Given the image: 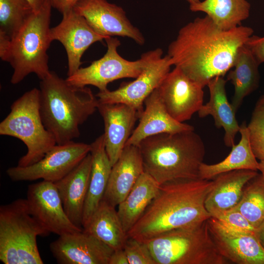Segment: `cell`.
Here are the masks:
<instances>
[{"label":"cell","mask_w":264,"mask_h":264,"mask_svg":"<svg viewBox=\"0 0 264 264\" xmlns=\"http://www.w3.org/2000/svg\"><path fill=\"white\" fill-rule=\"evenodd\" d=\"M249 139L255 157L264 160V109L255 108L247 126Z\"/></svg>","instance_id":"32"},{"label":"cell","mask_w":264,"mask_h":264,"mask_svg":"<svg viewBox=\"0 0 264 264\" xmlns=\"http://www.w3.org/2000/svg\"><path fill=\"white\" fill-rule=\"evenodd\" d=\"M258 170L261 172V174L264 176V160H260L259 162Z\"/></svg>","instance_id":"41"},{"label":"cell","mask_w":264,"mask_h":264,"mask_svg":"<svg viewBox=\"0 0 264 264\" xmlns=\"http://www.w3.org/2000/svg\"><path fill=\"white\" fill-rule=\"evenodd\" d=\"M172 64L168 55L150 62L140 74L131 82L123 83L116 89L99 91L96 95L102 104L123 103L142 113L145 99L157 88L167 74Z\"/></svg>","instance_id":"11"},{"label":"cell","mask_w":264,"mask_h":264,"mask_svg":"<svg viewBox=\"0 0 264 264\" xmlns=\"http://www.w3.org/2000/svg\"><path fill=\"white\" fill-rule=\"evenodd\" d=\"M216 218L224 226L231 230L241 232L256 234V229L239 211L230 209L215 215Z\"/></svg>","instance_id":"33"},{"label":"cell","mask_w":264,"mask_h":264,"mask_svg":"<svg viewBox=\"0 0 264 264\" xmlns=\"http://www.w3.org/2000/svg\"><path fill=\"white\" fill-rule=\"evenodd\" d=\"M90 152L69 173L54 182L58 190L65 212L71 222L83 230V218L91 169Z\"/></svg>","instance_id":"19"},{"label":"cell","mask_w":264,"mask_h":264,"mask_svg":"<svg viewBox=\"0 0 264 264\" xmlns=\"http://www.w3.org/2000/svg\"><path fill=\"white\" fill-rule=\"evenodd\" d=\"M92 164L83 218V228L98 208L106 189L112 165L107 154L103 134L90 144Z\"/></svg>","instance_id":"24"},{"label":"cell","mask_w":264,"mask_h":264,"mask_svg":"<svg viewBox=\"0 0 264 264\" xmlns=\"http://www.w3.org/2000/svg\"><path fill=\"white\" fill-rule=\"evenodd\" d=\"M105 41L107 50L104 55L67 76L66 80L69 84L77 87L91 85L104 91L108 89V85L115 80L136 78L150 62L163 55L162 50L157 48L142 54L137 60L129 61L119 54L117 49L121 43L118 38L109 37Z\"/></svg>","instance_id":"9"},{"label":"cell","mask_w":264,"mask_h":264,"mask_svg":"<svg viewBox=\"0 0 264 264\" xmlns=\"http://www.w3.org/2000/svg\"><path fill=\"white\" fill-rule=\"evenodd\" d=\"M255 108L264 109V95L259 99L256 105Z\"/></svg>","instance_id":"40"},{"label":"cell","mask_w":264,"mask_h":264,"mask_svg":"<svg viewBox=\"0 0 264 264\" xmlns=\"http://www.w3.org/2000/svg\"><path fill=\"white\" fill-rule=\"evenodd\" d=\"M244 46L250 51L259 65L264 62V37L252 35Z\"/></svg>","instance_id":"35"},{"label":"cell","mask_w":264,"mask_h":264,"mask_svg":"<svg viewBox=\"0 0 264 264\" xmlns=\"http://www.w3.org/2000/svg\"><path fill=\"white\" fill-rule=\"evenodd\" d=\"M26 200L32 216L50 233L60 236L83 230L67 217L54 182L42 180L28 185Z\"/></svg>","instance_id":"12"},{"label":"cell","mask_w":264,"mask_h":264,"mask_svg":"<svg viewBox=\"0 0 264 264\" xmlns=\"http://www.w3.org/2000/svg\"><path fill=\"white\" fill-rule=\"evenodd\" d=\"M207 223L218 250L227 261L237 264H264V248L256 234L231 230L212 217Z\"/></svg>","instance_id":"17"},{"label":"cell","mask_w":264,"mask_h":264,"mask_svg":"<svg viewBox=\"0 0 264 264\" xmlns=\"http://www.w3.org/2000/svg\"><path fill=\"white\" fill-rule=\"evenodd\" d=\"M0 134L15 137L26 146L17 166L25 167L41 160L57 143L45 128L40 110V90L33 88L16 100L0 123Z\"/></svg>","instance_id":"8"},{"label":"cell","mask_w":264,"mask_h":264,"mask_svg":"<svg viewBox=\"0 0 264 264\" xmlns=\"http://www.w3.org/2000/svg\"><path fill=\"white\" fill-rule=\"evenodd\" d=\"M31 6L34 12H37L44 6L47 0H25Z\"/></svg>","instance_id":"38"},{"label":"cell","mask_w":264,"mask_h":264,"mask_svg":"<svg viewBox=\"0 0 264 264\" xmlns=\"http://www.w3.org/2000/svg\"><path fill=\"white\" fill-rule=\"evenodd\" d=\"M33 12L25 0H0V35L11 40Z\"/></svg>","instance_id":"31"},{"label":"cell","mask_w":264,"mask_h":264,"mask_svg":"<svg viewBox=\"0 0 264 264\" xmlns=\"http://www.w3.org/2000/svg\"><path fill=\"white\" fill-rule=\"evenodd\" d=\"M259 65L244 45L240 48L233 67L234 69L230 70L227 75V80L231 81L234 88L231 105L236 112L244 98L259 86Z\"/></svg>","instance_id":"28"},{"label":"cell","mask_w":264,"mask_h":264,"mask_svg":"<svg viewBox=\"0 0 264 264\" xmlns=\"http://www.w3.org/2000/svg\"><path fill=\"white\" fill-rule=\"evenodd\" d=\"M50 234L32 216L26 198L0 206V260L3 264H44L37 239Z\"/></svg>","instance_id":"6"},{"label":"cell","mask_w":264,"mask_h":264,"mask_svg":"<svg viewBox=\"0 0 264 264\" xmlns=\"http://www.w3.org/2000/svg\"><path fill=\"white\" fill-rule=\"evenodd\" d=\"M52 7L62 15L73 9L80 0H48Z\"/></svg>","instance_id":"36"},{"label":"cell","mask_w":264,"mask_h":264,"mask_svg":"<svg viewBox=\"0 0 264 264\" xmlns=\"http://www.w3.org/2000/svg\"><path fill=\"white\" fill-rule=\"evenodd\" d=\"M232 209L241 212L256 229L263 223L264 221V176L262 174L258 173L246 183L241 199Z\"/></svg>","instance_id":"30"},{"label":"cell","mask_w":264,"mask_h":264,"mask_svg":"<svg viewBox=\"0 0 264 264\" xmlns=\"http://www.w3.org/2000/svg\"><path fill=\"white\" fill-rule=\"evenodd\" d=\"M203 88L175 66L157 89L169 113L183 123L190 119L203 105Z\"/></svg>","instance_id":"14"},{"label":"cell","mask_w":264,"mask_h":264,"mask_svg":"<svg viewBox=\"0 0 264 264\" xmlns=\"http://www.w3.org/2000/svg\"><path fill=\"white\" fill-rule=\"evenodd\" d=\"M250 7L246 0H204L190 4L189 8L193 12L206 13L219 27L229 30L248 18Z\"/></svg>","instance_id":"29"},{"label":"cell","mask_w":264,"mask_h":264,"mask_svg":"<svg viewBox=\"0 0 264 264\" xmlns=\"http://www.w3.org/2000/svg\"><path fill=\"white\" fill-rule=\"evenodd\" d=\"M90 145L72 141L56 144L38 162L25 167L8 168L14 181L43 180L55 182L69 173L90 152Z\"/></svg>","instance_id":"10"},{"label":"cell","mask_w":264,"mask_h":264,"mask_svg":"<svg viewBox=\"0 0 264 264\" xmlns=\"http://www.w3.org/2000/svg\"><path fill=\"white\" fill-rule=\"evenodd\" d=\"M97 110L103 119L105 148L112 166L121 155L139 114L123 103H99Z\"/></svg>","instance_id":"18"},{"label":"cell","mask_w":264,"mask_h":264,"mask_svg":"<svg viewBox=\"0 0 264 264\" xmlns=\"http://www.w3.org/2000/svg\"><path fill=\"white\" fill-rule=\"evenodd\" d=\"M227 80L223 77L218 76L211 80L207 84L210 98L208 102L203 105L198 111L199 117L211 115L216 127L223 128L225 134L224 142L228 147L235 144L237 133L240 126L236 117V112L228 100L225 84Z\"/></svg>","instance_id":"23"},{"label":"cell","mask_w":264,"mask_h":264,"mask_svg":"<svg viewBox=\"0 0 264 264\" xmlns=\"http://www.w3.org/2000/svg\"><path fill=\"white\" fill-rule=\"evenodd\" d=\"M185 0L188 2L190 4H194V3H197L200 1L199 0Z\"/></svg>","instance_id":"42"},{"label":"cell","mask_w":264,"mask_h":264,"mask_svg":"<svg viewBox=\"0 0 264 264\" xmlns=\"http://www.w3.org/2000/svg\"><path fill=\"white\" fill-rule=\"evenodd\" d=\"M258 174L256 171L239 170L215 177L205 201V208L211 217L235 207L241 199L246 183Z\"/></svg>","instance_id":"22"},{"label":"cell","mask_w":264,"mask_h":264,"mask_svg":"<svg viewBox=\"0 0 264 264\" xmlns=\"http://www.w3.org/2000/svg\"><path fill=\"white\" fill-rule=\"evenodd\" d=\"M83 230L102 241L114 250L123 248L128 238L115 207L103 199Z\"/></svg>","instance_id":"27"},{"label":"cell","mask_w":264,"mask_h":264,"mask_svg":"<svg viewBox=\"0 0 264 264\" xmlns=\"http://www.w3.org/2000/svg\"><path fill=\"white\" fill-rule=\"evenodd\" d=\"M73 10L101 35L128 37L140 45L145 43L142 33L131 23L124 10L116 4L106 0H80Z\"/></svg>","instance_id":"13"},{"label":"cell","mask_w":264,"mask_h":264,"mask_svg":"<svg viewBox=\"0 0 264 264\" xmlns=\"http://www.w3.org/2000/svg\"><path fill=\"white\" fill-rule=\"evenodd\" d=\"M144 172L138 147L126 145L112 167L103 199L114 207L118 206Z\"/></svg>","instance_id":"21"},{"label":"cell","mask_w":264,"mask_h":264,"mask_svg":"<svg viewBox=\"0 0 264 264\" xmlns=\"http://www.w3.org/2000/svg\"><path fill=\"white\" fill-rule=\"evenodd\" d=\"M109 264H129L123 248L114 251L110 257Z\"/></svg>","instance_id":"37"},{"label":"cell","mask_w":264,"mask_h":264,"mask_svg":"<svg viewBox=\"0 0 264 264\" xmlns=\"http://www.w3.org/2000/svg\"><path fill=\"white\" fill-rule=\"evenodd\" d=\"M144 104L145 108L139 117V122L126 145L138 146L143 139L154 135L195 130L192 126L179 122L171 116L157 88L145 99Z\"/></svg>","instance_id":"20"},{"label":"cell","mask_w":264,"mask_h":264,"mask_svg":"<svg viewBox=\"0 0 264 264\" xmlns=\"http://www.w3.org/2000/svg\"><path fill=\"white\" fill-rule=\"evenodd\" d=\"M49 249L59 264H109L114 251L84 230L59 236Z\"/></svg>","instance_id":"16"},{"label":"cell","mask_w":264,"mask_h":264,"mask_svg":"<svg viewBox=\"0 0 264 264\" xmlns=\"http://www.w3.org/2000/svg\"><path fill=\"white\" fill-rule=\"evenodd\" d=\"M160 185L144 172L128 195L117 206L118 215L127 233L140 218L156 196Z\"/></svg>","instance_id":"25"},{"label":"cell","mask_w":264,"mask_h":264,"mask_svg":"<svg viewBox=\"0 0 264 264\" xmlns=\"http://www.w3.org/2000/svg\"><path fill=\"white\" fill-rule=\"evenodd\" d=\"M123 249L129 264H156L145 243L128 236Z\"/></svg>","instance_id":"34"},{"label":"cell","mask_w":264,"mask_h":264,"mask_svg":"<svg viewBox=\"0 0 264 264\" xmlns=\"http://www.w3.org/2000/svg\"><path fill=\"white\" fill-rule=\"evenodd\" d=\"M144 171L159 184L178 179L198 178L205 149L195 130L154 135L137 146Z\"/></svg>","instance_id":"4"},{"label":"cell","mask_w":264,"mask_h":264,"mask_svg":"<svg viewBox=\"0 0 264 264\" xmlns=\"http://www.w3.org/2000/svg\"><path fill=\"white\" fill-rule=\"evenodd\" d=\"M145 243L156 264H227L210 233L207 220L164 232Z\"/></svg>","instance_id":"7"},{"label":"cell","mask_w":264,"mask_h":264,"mask_svg":"<svg viewBox=\"0 0 264 264\" xmlns=\"http://www.w3.org/2000/svg\"><path fill=\"white\" fill-rule=\"evenodd\" d=\"M51 8L47 0L11 40L4 61L13 68L12 84L20 83L31 73L42 80L50 73L47 51L52 42L50 37Z\"/></svg>","instance_id":"5"},{"label":"cell","mask_w":264,"mask_h":264,"mask_svg":"<svg viewBox=\"0 0 264 264\" xmlns=\"http://www.w3.org/2000/svg\"><path fill=\"white\" fill-rule=\"evenodd\" d=\"M40 110L45 128L57 144L79 137V127L98 109V101L91 90L77 87L51 71L40 83Z\"/></svg>","instance_id":"3"},{"label":"cell","mask_w":264,"mask_h":264,"mask_svg":"<svg viewBox=\"0 0 264 264\" xmlns=\"http://www.w3.org/2000/svg\"><path fill=\"white\" fill-rule=\"evenodd\" d=\"M50 37L52 41L60 42L66 49L67 76L81 67L82 57L91 45L107 38L96 32L86 19L73 9L63 14L61 22L50 28Z\"/></svg>","instance_id":"15"},{"label":"cell","mask_w":264,"mask_h":264,"mask_svg":"<svg viewBox=\"0 0 264 264\" xmlns=\"http://www.w3.org/2000/svg\"><path fill=\"white\" fill-rule=\"evenodd\" d=\"M256 235L261 244L264 248V221L260 226L256 229Z\"/></svg>","instance_id":"39"},{"label":"cell","mask_w":264,"mask_h":264,"mask_svg":"<svg viewBox=\"0 0 264 264\" xmlns=\"http://www.w3.org/2000/svg\"><path fill=\"white\" fill-rule=\"evenodd\" d=\"M213 180L178 179L160 185L156 196L128 232L145 242L164 232L198 225L211 217L205 207Z\"/></svg>","instance_id":"2"},{"label":"cell","mask_w":264,"mask_h":264,"mask_svg":"<svg viewBox=\"0 0 264 264\" xmlns=\"http://www.w3.org/2000/svg\"><path fill=\"white\" fill-rule=\"evenodd\" d=\"M253 32L242 25L224 30L207 15L197 17L179 29L167 55L172 66L204 87L233 67L240 48Z\"/></svg>","instance_id":"1"},{"label":"cell","mask_w":264,"mask_h":264,"mask_svg":"<svg viewBox=\"0 0 264 264\" xmlns=\"http://www.w3.org/2000/svg\"><path fill=\"white\" fill-rule=\"evenodd\" d=\"M239 132L241 134L239 142L232 147L231 152L225 158L214 164L203 162L201 164L199 178L212 180L220 174L234 170H258L259 162L251 149L247 126L244 122L240 125Z\"/></svg>","instance_id":"26"}]
</instances>
